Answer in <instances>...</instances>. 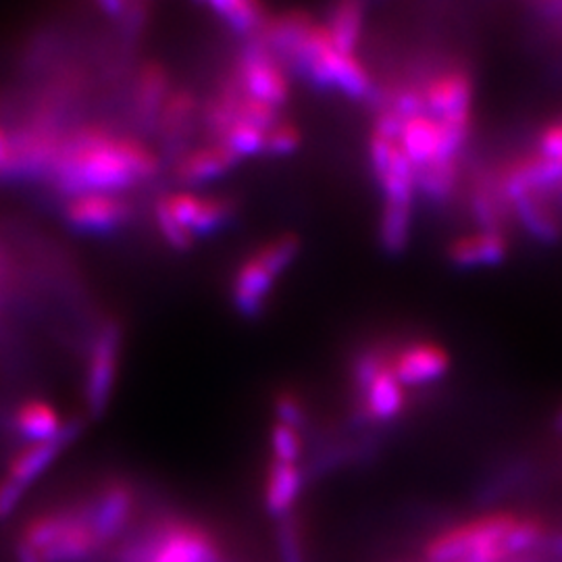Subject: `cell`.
Listing matches in <instances>:
<instances>
[{"instance_id": "7", "label": "cell", "mask_w": 562, "mask_h": 562, "mask_svg": "<svg viewBox=\"0 0 562 562\" xmlns=\"http://www.w3.org/2000/svg\"><path fill=\"white\" fill-rule=\"evenodd\" d=\"M117 369V331L106 327L92 348L86 373V401L94 415L102 413L111 396Z\"/></svg>"}, {"instance_id": "24", "label": "cell", "mask_w": 562, "mask_h": 562, "mask_svg": "<svg viewBox=\"0 0 562 562\" xmlns=\"http://www.w3.org/2000/svg\"><path fill=\"white\" fill-rule=\"evenodd\" d=\"M299 252H301V240L294 234H285L265 244L255 255L267 265V269H271L280 278L281 273L299 257Z\"/></svg>"}, {"instance_id": "28", "label": "cell", "mask_w": 562, "mask_h": 562, "mask_svg": "<svg viewBox=\"0 0 562 562\" xmlns=\"http://www.w3.org/2000/svg\"><path fill=\"white\" fill-rule=\"evenodd\" d=\"M302 136L301 130L290 121H278L271 130H267L265 138V153L273 157H285L299 150Z\"/></svg>"}, {"instance_id": "17", "label": "cell", "mask_w": 562, "mask_h": 562, "mask_svg": "<svg viewBox=\"0 0 562 562\" xmlns=\"http://www.w3.org/2000/svg\"><path fill=\"white\" fill-rule=\"evenodd\" d=\"M15 429L32 443L53 442L59 438L63 423L50 402L27 401L15 413Z\"/></svg>"}, {"instance_id": "37", "label": "cell", "mask_w": 562, "mask_h": 562, "mask_svg": "<svg viewBox=\"0 0 562 562\" xmlns=\"http://www.w3.org/2000/svg\"><path fill=\"white\" fill-rule=\"evenodd\" d=\"M283 540H281V554L283 562H301V540L292 525L283 527Z\"/></svg>"}, {"instance_id": "29", "label": "cell", "mask_w": 562, "mask_h": 562, "mask_svg": "<svg viewBox=\"0 0 562 562\" xmlns=\"http://www.w3.org/2000/svg\"><path fill=\"white\" fill-rule=\"evenodd\" d=\"M155 223L159 227L162 240L167 241L171 248L188 250L192 246L194 236L169 215V211H167V206H165L162 201H157V204H155Z\"/></svg>"}, {"instance_id": "19", "label": "cell", "mask_w": 562, "mask_h": 562, "mask_svg": "<svg viewBox=\"0 0 562 562\" xmlns=\"http://www.w3.org/2000/svg\"><path fill=\"white\" fill-rule=\"evenodd\" d=\"M194 111H196V99L192 92L178 90L167 97L157 120V130L161 132L162 140L167 142L171 148L181 146Z\"/></svg>"}, {"instance_id": "15", "label": "cell", "mask_w": 562, "mask_h": 562, "mask_svg": "<svg viewBox=\"0 0 562 562\" xmlns=\"http://www.w3.org/2000/svg\"><path fill=\"white\" fill-rule=\"evenodd\" d=\"M398 148L415 169L436 161L440 148V123L429 115L404 121Z\"/></svg>"}, {"instance_id": "18", "label": "cell", "mask_w": 562, "mask_h": 562, "mask_svg": "<svg viewBox=\"0 0 562 562\" xmlns=\"http://www.w3.org/2000/svg\"><path fill=\"white\" fill-rule=\"evenodd\" d=\"M364 23V4L361 2H340L331 9L327 23L323 25L331 46L341 55H355V48L361 41Z\"/></svg>"}, {"instance_id": "14", "label": "cell", "mask_w": 562, "mask_h": 562, "mask_svg": "<svg viewBox=\"0 0 562 562\" xmlns=\"http://www.w3.org/2000/svg\"><path fill=\"white\" fill-rule=\"evenodd\" d=\"M510 246L503 232H477L450 244L448 257L457 267H490L506 259Z\"/></svg>"}, {"instance_id": "9", "label": "cell", "mask_w": 562, "mask_h": 562, "mask_svg": "<svg viewBox=\"0 0 562 562\" xmlns=\"http://www.w3.org/2000/svg\"><path fill=\"white\" fill-rule=\"evenodd\" d=\"M169 97V74L161 63H146L134 78L132 115L144 127H157L162 104Z\"/></svg>"}, {"instance_id": "35", "label": "cell", "mask_w": 562, "mask_h": 562, "mask_svg": "<svg viewBox=\"0 0 562 562\" xmlns=\"http://www.w3.org/2000/svg\"><path fill=\"white\" fill-rule=\"evenodd\" d=\"M538 155L548 161L562 162V123L548 125L538 140Z\"/></svg>"}, {"instance_id": "5", "label": "cell", "mask_w": 562, "mask_h": 562, "mask_svg": "<svg viewBox=\"0 0 562 562\" xmlns=\"http://www.w3.org/2000/svg\"><path fill=\"white\" fill-rule=\"evenodd\" d=\"M423 94H425L427 115L434 120L471 117L473 81L462 69H452L436 76L427 83Z\"/></svg>"}, {"instance_id": "26", "label": "cell", "mask_w": 562, "mask_h": 562, "mask_svg": "<svg viewBox=\"0 0 562 562\" xmlns=\"http://www.w3.org/2000/svg\"><path fill=\"white\" fill-rule=\"evenodd\" d=\"M234 215V206L232 202L225 199H215V196H206L202 199L201 211L199 217L192 225V236H206L213 234L217 229H222L225 223L232 220Z\"/></svg>"}, {"instance_id": "2", "label": "cell", "mask_w": 562, "mask_h": 562, "mask_svg": "<svg viewBox=\"0 0 562 562\" xmlns=\"http://www.w3.org/2000/svg\"><path fill=\"white\" fill-rule=\"evenodd\" d=\"M234 78L246 97L267 102L276 109H280L290 97L288 78L261 38L250 42L244 48Z\"/></svg>"}, {"instance_id": "12", "label": "cell", "mask_w": 562, "mask_h": 562, "mask_svg": "<svg viewBox=\"0 0 562 562\" xmlns=\"http://www.w3.org/2000/svg\"><path fill=\"white\" fill-rule=\"evenodd\" d=\"M80 429L81 423H71V425L63 427L57 440L30 443L25 450H21L20 454L11 461L7 477L30 490V485L36 482L53 462L57 461L60 450L80 434Z\"/></svg>"}, {"instance_id": "10", "label": "cell", "mask_w": 562, "mask_h": 562, "mask_svg": "<svg viewBox=\"0 0 562 562\" xmlns=\"http://www.w3.org/2000/svg\"><path fill=\"white\" fill-rule=\"evenodd\" d=\"M134 513V492L130 485H109L88 513V521L99 543L111 542L121 533Z\"/></svg>"}, {"instance_id": "6", "label": "cell", "mask_w": 562, "mask_h": 562, "mask_svg": "<svg viewBox=\"0 0 562 562\" xmlns=\"http://www.w3.org/2000/svg\"><path fill=\"white\" fill-rule=\"evenodd\" d=\"M396 380L406 385H425L438 382L450 369V357L442 346L434 341H415L404 346L390 361Z\"/></svg>"}, {"instance_id": "30", "label": "cell", "mask_w": 562, "mask_h": 562, "mask_svg": "<svg viewBox=\"0 0 562 562\" xmlns=\"http://www.w3.org/2000/svg\"><path fill=\"white\" fill-rule=\"evenodd\" d=\"M169 211V215L180 223L181 227H186L188 232L192 229V225L199 217L201 211L202 196H196L192 192H173L169 196L161 199ZM192 234V232H190Z\"/></svg>"}, {"instance_id": "4", "label": "cell", "mask_w": 562, "mask_h": 562, "mask_svg": "<svg viewBox=\"0 0 562 562\" xmlns=\"http://www.w3.org/2000/svg\"><path fill=\"white\" fill-rule=\"evenodd\" d=\"M134 209L117 194L86 192L67 201V222L86 232H109L132 217Z\"/></svg>"}, {"instance_id": "8", "label": "cell", "mask_w": 562, "mask_h": 562, "mask_svg": "<svg viewBox=\"0 0 562 562\" xmlns=\"http://www.w3.org/2000/svg\"><path fill=\"white\" fill-rule=\"evenodd\" d=\"M241 159L223 142H211L192 153H183L176 161L173 176L181 183H204L232 171Z\"/></svg>"}, {"instance_id": "31", "label": "cell", "mask_w": 562, "mask_h": 562, "mask_svg": "<svg viewBox=\"0 0 562 562\" xmlns=\"http://www.w3.org/2000/svg\"><path fill=\"white\" fill-rule=\"evenodd\" d=\"M398 148L396 142L387 140L380 134H371V140H369V159H371V167H373V173L375 178L380 180L385 169L390 167V161L394 157V150Z\"/></svg>"}, {"instance_id": "27", "label": "cell", "mask_w": 562, "mask_h": 562, "mask_svg": "<svg viewBox=\"0 0 562 562\" xmlns=\"http://www.w3.org/2000/svg\"><path fill=\"white\" fill-rule=\"evenodd\" d=\"M271 450L273 461L299 464L302 454L301 431L296 427L276 423L271 429Z\"/></svg>"}, {"instance_id": "21", "label": "cell", "mask_w": 562, "mask_h": 562, "mask_svg": "<svg viewBox=\"0 0 562 562\" xmlns=\"http://www.w3.org/2000/svg\"><path fill=\"white\" fill-rule=\"evenodd\" d=\"M513 206L522 227L538 240L557 241L561 238V222L550 211V204L540 201V196H522L519 201L513 202Z\"/></svg>"}, {"instance_id": "25", "label": "cell", "mask_w": 562, "mask_h": 562, "mask_svg": "<svg viewBox=\"0 0 562 562\" xmlns=\"http://www.w3.org/2000/svg\"><path fill=\"white\" fill-rule=\"evenodd\" d=\"M265 138H267V132L261 127L246 121H236L222 142L244 159V157H255L259 153H265Z\"/></svg>"}, {"instance_id": "33", "label": "cell", "mask_w": 562, "mask_h": 562, "mask_svg": "<svg viewBox=\"0 0 562 562\" xmlns=\"http://www.w3.org/2000/svg\"><path fill=\"white\" fill-rule=\"evenodd\" d=\"M25 494H27V487H23L9 477H4L0 482V521H7L18 510Z\"/></svg>"}, {"instance_id": "3", "label": "cell", "mask_w": 562, "mask_h": 562, "mask_svg": "<svg viewBox=\"0 0 562 562\" xmlns=\"http://www.w3.org/2000/svg\"><path fill=\"white\" fill-rule=\"evenodd\" d=\"M140 562H223L222 550L201 527L171 522Z\"/></svg>"}, {"instance_id": "11", "label": "cell", "mask_w": 562, "mask_h": 562, "mask_svg": "<svg viewBox=\"0 0 562 562\" xmlns=\"http://www.w3.org/2000/svg\"><path fill=\"white\" fill-rule=\"evenodd\" d=\"M278 276L267 269V265L257 257H248L241 262L234 278V304L246 317L261 315L267 299L273 292Z\"/></svg>"}, {"instance_id": "23", "label": "cell", "mask_w": 562, "mask_h": 562, "mask_svg": "<svg viewBox=\"0 0 562 562\" xmlns=\"http://www.w3.org/2000/svg\"><path fill=\"white\" fill-rule=\"evenodd\" d=\"M417 190L429 201H446L457 183V162H429L415 169Z\"/></svg>"}, {"instance_id": "32", "label": "cell", "mask_w": 562, "mask_h": 562, "mask_svg": "<svg viewBox=\"0 0 562 562\" xmlns=\"http://www.w3.org/2000/svg\"><path fill=\"white\" fill-rule=\"evenodd\" d=\"M473 213H475L477 222L482 223L483 232H501L498 229V223H501L498 204L492 199L490 192L477 190L473 194Z\"/></svg>"}, {"instance_id": "1", "label": "cell", "mask_w": 562, "mask_h": 562, "mask_svg": "<svg viewBox=\"0 0 562 562\" xmlns=\"http://www.w3.org/2000/svg\"><path fill=\"white\" fill-rule=\"evenodd\" d=\"M21 542L34 548L44 562L88 561L101 546L88 517L74 513L32 519L23 529Z\"/></svg>"}, {"instance_id": "36", "label": "cell", "mask_w": 562, "mask_h": 562, "mask_svg": "<svg viewBox=\"0 0 562 562\" xmlns=\"http://www.w3.org/2000/svg\"><path fill=\"white\" fill-rule=\"evenodd\" d=\"M15 176V162H13V146L9 132L0 125V178Z\"/></svg>"}, {"instance_id": "13", "label": "cell", "mask_w": 562, "mask_h": 562, "mask_svg": "<svg viewBox=\"0 0 562 562\" xmlns=\"http://www.w3.org/2000/svg\"><path fill=\"white\" fill-rule=\"evenodd\" d=\"M359 392H361L364 415L375 422H392L401 415L406 406L404 385L396 380L390 361L385 362L382 369L375 373V378Z\"/></svg>"}, {"instance_id": "38", "label": "cell", "mask_w": 562, "mask_h": 562, "mask_svg": "<svg viewBox=\"0 0 562 562\" xmlns=\"http://www.w3.org/2000/svg\"><path fill=\"white\" fill-rule=\"evenodd\" d=\"M15 559H18V562H44L34 548H30L27 543L21 542V540L18 542V548H15Z\"/></svg>"}, {"instance_id": "22", "label": "cell", "mask_w": 562, "mask_h": 562, "mask_svg": "<svg viewBox=\"0 0 562 562\" xmlns=\"http://www.w3.org/2000/svg\"><path fill=\"white\" fill-rule=\"evenodd\" d=\"M115 150H117L121 159L127 162L136 183L155 180L159 176L161 159L138 136L120 134L117 140H115Z\"/></svg>"}, {"instance_id": "34", "label": "cell", "mask_w": 562, "mask_h": 562, "mask_svg": "<svg viewBox=\"0 0 562 562\" xmlns=\"http://www.w3.org/2000/svg\"><path fill=\"white\" fill-rule=\"evenodd\" d=\"M276 415L280 419L278 423L296 427V429H301V425L304 423L302 402L294 394H288V392H283V394L278 396V401H276Z\"/></svg>"}, {"instance_id": "20", "label": "cell", "mask_w": 562, "mask_h": 562, "mask_svg": "<svg viewBox=\"0 0 562 562\" xmlns=\"http://www.w3.org/2000/svg\"><path fill=\"white\" fill-rule=\"evenodd\" d=\"M209 9L236 34L252 36L261 32L267 23L265 9L259 2L248 0H215L209 2Z\"/></svg>"}, {"instance_id": "16", "label": "cell", "mask_w": 562, "mask_h": 562, "mask_svg": "<svg viewBox=\"0 0 562 562\" xmlns=\"http://www.w3.org/2000/svg\"><path fill=\"white\" fill-rule=\"evenodd\" d=\"M302 490V473L299 464L271 462L265 482V503L271 515L285 517L299 501Z\"/></svg>"}]
</instances>
